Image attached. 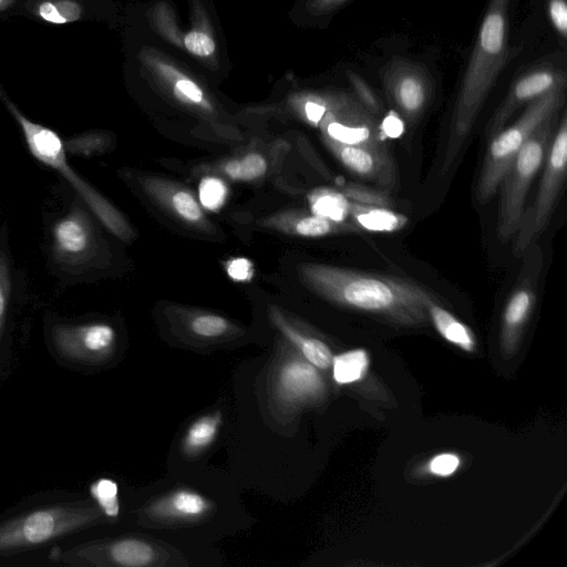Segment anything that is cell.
Listing matches in <instances>:
<instances>
[{
  "label": "cell",
  "mask_w": 567,
  "mask_h": 567,
  "mask_svg": "<svg viewBox=\"0 0 567 567\" xmlns=\"http://www.w3.org/2000/svg\"><path fill=\"white\" fill-rule=\"evenodd\" d=\"M105 519L87 494L42 491L0 513V566L47 565L53 548Z\"/></svg>",
  "instance_id": "6da1fadb"
},
{
  "label": "cell",
  "mask_w": 567,
  "mask_h": 567,
  "mask_svg": "<svg viewBox=\"0 0 567 567\" xmlns=\"http://www.w3.org/2000/svg\"><path fill=\"white\" fill-rule=\"evenodd\" d=\"M299 275L311 290L334 303L403 324L426 322L429 305L439 301L431 290L400 277L315 262L301 264Z\"/></svg>",
  "instance_id": "7a4b0ae2"
},
{
  "label": "cell",
  "mask_w": 567,
  "mask_h": 567,
  "mask_svg": "<svg viewBox=\"0 0 567 567\" xmlns=\"http://www.w3.org/2000/svg\"><path fill=\"white\" fill-rule=\"evenodd\" d=\"M61 197L60 209L43 214L44 252L50 274L70 287L107 271L111 251L101 230L104 225L63 181Z\"/></svg>",
  "instance_id": "3957f363"
},
{
  "label": "cell",
  "mask_w": 567,
  "mask_h": 567,
  "mask_svg": "<svg viewBox=\"0 0 567 567\" xmlns=\"http://www.w3.org/2000/svg\"><path fill=\"white\" fill-rule=\"evenodd\" d=\"M511 0H489L455 103L442 172L457 157L478 113L507 62Z\"/></svg>",
  "instance_id": "277c9868"
},
{
  "label": "cell",
  "mask_w": 567,
  "mask_h": 567,
  "mask_svg": "<svg viewBox=\"0 0 567 567\" xmlns=\"http://www.w3.org/2000/svg\"><path fill=\"white\" fill-rule=\"evenodd\" d=\"M0 101L16 121L30 154L51 168L91 208L105 228L116 238L128 241L132 229L121 212L69 163L63 138L52 128L30 120L0 85Z\"/></svg>",
  "instance_id": "5b68a950"
},
{
  "label": "cell",
  "mask_w": 567,
  "mask_h": 567,
  "mask_svg": "<svg viewBox=\"0 0 567 567\" xmlns=\"http://www.w3.org/2000/svg\"><path fill=\"white\" fill-rule=\"evenodd\" d=\"M43 339L50 357L61 367L85 371L109 358L117 341L115 327L103 319L43 316Z\"/></svg>",
  "instance_id": "8992f818"
},
{
  "label": "cell",
  "mask_w": 567,
  "mask_h": 567,
  "mask_svg": "<svg viewBox=\"0 0 567 567\" xmlns=\"http://www.w3.org/2000/svg\"><path fill=\"white\" fill-rule=\"evenodd\" d=\"M565 89H556L528 103L515 123L489 138L476 188L480 204L489 202L498 190L507 168L533 132L564 106Z\"/></svg>",
  "instance_id": "52a82bcc"
},
{
  "label": "cell",
  "mask_w": 567,
  "mask_h": 567,
  "mask_svg": "<svg viewBox=\"0 0 567 567\" xmlns=\"http://www.w3.org/2000/svg\"><path fill=\"white\" fill-rule=\"evenodd\" d=\"M558 121V112H556L533 132L499 184L496 230L502 241L509 240L518 228L529 186L544 163Z\"/></svg>",
  "instance_id": "ba28073f"
},
{
  "label": "cell",
  "mask_w": 567,
  "mask_h": 567,
  "mask_svg": "<svg viewBox=\"0 0 567 567\" xmlns=\"http://www.w3.org/2000/svg\"><path fill=\"white\" fill-rule=\"evenodd\" d=\"M567 175V114L564 110L545 157L539 187L533 204L523 212L514 235L513 254L517 257L535 243L546 228Z\"/></svg>",
  "instance_id": "9c48e42d"
},
{
  "label": "cell",
  "mask_w": 567,
  "mask_h": 567,
  "mask_svg": "<svg viewBox=\"0 0 567 567\" xmlns=\"http://www.w3.org/2000/svg\"><path fill=\"white\" fill-rule=\"evenodd\" d=\"M385 94L393 107L410 123L425 111L432 96L429 72L419 63L393 58L382 70Z\"/></svg>",
  "instance_id": "30bf717a"
},
{
  "label": "cell",
  "mask_w": 567,
  "mask_h": 567,
  "mask_svg": "<svg viewBox=\"0 0 567 567\" xmlns=\"http://www.w3.org/2000/svg\"><path fill=\"white\" fill-rule=\"evenodd\" d=\"M25 287L24 271L16 265L9 226H0V377L12 363L16 316Z\"/></svg>",
  "instance_id": "8fae6325"
},
{
  "label": "cell",
  "mask_w": 567,
  "mask_h": 567,
  "mask_svg": "<svg viewBox=\"0 0 567 567\" xmlns=\"http://www.w3.org/2000/svg\"><path fill=\"white\" fill-rule=\"evenodd\" d=\"M524 255V266L503 313L502 342L506 350L515 348L536 300L537 279L542 269V250L535 245L533 248L530 246Z\"/></svg>",
  "instance_id": "7c38bea8"
},
{
  "label": "cell",
  "mask_w": 567,
  "mask_h": 567,
  "mask_svg": "<svg viewBox=\"0 0 567 567\" xmlns=\"http://www.w3.org/2000/svg\"><path fill=\"white\" fill-rule=\"evenodd\" d=\"M560 87H566V73L560 69L537 68L522 74L492 115L486 126L487 137L503 130L519 107Z\"/></svg>",
  "instance_id": "4fadbf2b"
},
{
  "label": "cell",
  "mask_w": 567,
  "mask_h": 567,
  "mask_svg": "<svg viewBox=\"0 0 567 567\" xmlns=\"http://www.w3.org/2000/svg\"><path fill=\"white\" fill-rule=\"evenodd\" d=\"M324 143L337 159L361 178L390 186L394 167L383 145L346 144L324 136Z\"/></svg>",
  "instance_id": "5bb4252c"
},
{
  "label": "cell",
  "mask_w": 567,
  "mask_h": 567,
  "mask_svg": "<svg viewBox=\"0 0 567 567\" xmlns=\"http://www.w3.org/2000/svg\"><path fill=\"white\" fill-rule=\"evenodd\" d=\"M278 390L288 401H305L319 396L324 383L315 365L307 360L291 358L279 370Z\"/></svg>",
  "instance_id": "9a60e30c"
},
{
  "label": "cell",
  "mask_w": 567,
  "mask_h": 567,
  "mask_svg": "<svg viewBox=\"0 0 567 567\" xmlns=\"http://www.w3.org/2000/svg\"><path fill=\"white\" fill-rule=\"evenodd\" d=\"M145 188L176 217L188 225L207 227V220L194 195L179 186L159 179H146Z\"/></svg>",
  "instance_id": "2e32d148"
},
{
  "label": "cell",
  "mask_w": 567,
  "mask_h": 567,
  "mask_svg": "<svg viewBox=\"0 0 567 567\" xmlns=\"http://www.w3.org/2000/svg\"><path fill=\"white\" fill-rule=\"evenodd\" d=\"M270 318L281 333L300 350L309 363L317 369H328L331 367L333 355L330 348L323 341L299 332L274 307L270 308Z\"/></svg>",
  "instance_id": "e0dca14e"
},
{
  "label": "cell",
  "mask_w": 567,
  "mask_h": 567,
  "mask_svg": "<svg viewBox=\"0 0 567 567\" xmlns=\"http://www.w3.org/2000/svg\"><path fill=\"white\" fill-rule=\"evenodd\" d=\"M359 229L392 233L405 227L408 217L389 207L351 202L349 216Z\"/></svg>",
  "instance_id": "ac0fdd59"
},
{
  "label": "cell",
  "mask_w": 567,
  "mask_h": 567,
  "mask_svg": "<svg viewBox=\"0 0 567 567\" xmlns=\"http://www.w3.org/2000/svg\"><path fill=\"white\" fill-rule=\"evenodd\" d=\"M210 507L209 502L190 489H178L157 501L151 512L156 517L190 519L204 515Z\"/></svg>",
  "instance_id": "d6986e66"
},
{
  "label": "cell",
  "mask_w": 567,
  "mask_h": 567,
  "mask_svg": "<svg viewBox=\"0 0 567 567\" xmlns=\"http://www.w3.org/2000/svg\"><path fill=\"white\" fill-rule=\"evenodd\" d=\"M271 225L302 237H321L329 234L360 230L353 224L334 221L315 214L274 218Z\"/></svg>",
  "instance_id": "ffe728a7"
},
{
  "label": "cell",
  "mask_w": 567,
  "mask_h": 567,
  "mask_svg": "<svg viewBox=\"0 0 567 567\" xmlns=\"http://www.w3.org/2000/svg\"><path fill=\"white\" fill-rule=\"evenodd\" d=\"M427 313L429 319L445 340L467 352L474 350L475 339L471 329L442 307L439 301L429 305Z\"/></svg>",
  "instance_id": "44dd1931"
},
{
  "label": "cell",
  "mask_w": 567,
  "mask_h": 567,
  "mask_svg": "<svg viewBox=\"0 0 567 567\" xmlns=\"http://www.w3.org/2000/svg\"><path fill=\"white\" fill-rule=\"evenodd\" d=\"M308 198L315 215L340 223L346 221L349 216L351 200L343 190L317 188Z\"/></svg>",
  "instance_id": "7402d4cb"
},
{
  "label": "cell",
  "mask_w": 567,
  "mask_h": 567,
  "mask_svg": "<svg viewBox=\"0 0 567 567\" xmlns=\"http://www.w3.org/2000/svg\"><path fill=\"white\" fill-rule=\"evenodd\" d=\"M118 493L116 481L110 477H99L89 485L86 494L106 520H114L121 513Z\"/></svg>",
  "instance_id": "603a6c76"
},
{
  "label": "cell",
  "mask_w": 567,
  "mask_h": 567,
  "mask_svg": "<svg viewBox=\"0 0 567 567\" xmlns=\"http://www.w3.org/2000/svg\"><path fill=\"white\" fill-rule=\"evenodd\" d=\"M332 377L338 384H349L361 380L369 365V357L363 349L350 350L332 359Z\"/></svg>",
  "instance_id": "cb8c5ba5"
},
{
  "label": "cell",
  "mask_w": 567,
  "mask_h": 567,
  "mask_svg": "<svg viewBox=\"0 0 567 567\" xmlns=\"http://www.w3.org/2000/svg\"><path fill=\"white\" fill-rule=\"evenodd\" d=\"M221 168L233 181L251 182L266 174L268 164L261 154L249 153L240 158L227 161Z\"/></svg>",
  "instance_id": "d4e9b609"
},
{
  "label": "cell",
  "mask_w": 567,
  "mask_h": 567,
  "mask_svg": "<svg viewBox=\"0 0 567 567\" xmlns=\"http://www.w3.org/2000/svg\"><path fill=\"white\" fill-rule=\"evenodd\" d=\"M221 423L219 413L203 416L196 420L187 430L184 446L187 452L194 453L207 447L216 437Z\"/></svg>",
  "instance_id": "484cf974"
},
{
  "label": "cell",
  "mask_w": 567,
  "mask_h": 567,
  "mask_svg": "<svg viewBox=\"0 0 567 567\" xmlns=\"http://www.w3.org/2000/svg\"><path fill=\"white\" fill-rule=\"evenodd\" d=\"M42 20L53 24H65L79 20L82 7L75 0H43L35 9Z\"/></svg>",
  "instance_id": "4316f807"
},
{
  "label": "cell",
  "mask_w": 567,
  "mask_h": 567,
  "mask_svg": "<svg viewBox=\"0 0 567 567\" xmlns=\"http://www.w3.org/2000/svg\"><path fill=\"white\" fill-rule=\"evenodd\" d=\"M63 144L68 156L91 157L106 151L110 142L103 134L85 132L63 138Z\"/></svg>",
  "instance_id": "83f0119b"
},
{
  "label": "cell",
  "mask_w": 567,
  "mask_h": 567,
  "mask_svg": "<svg viewBox=\"0 0 567 567\" xmlns=\"http://www.w3.org/2000/svg\"><path fill=\"white\" fill-rule=\"evenodd\" d=\"M227 188L223 181L205 177L199 184V202L207 209L219 208L226 199Z\"/></svg>",
  "instance_id": "f1b7e54d"
},
{
  "label": "cell",
  "mask_w": 567,
  "mask_h": 567,
  "mask_svg": "<svg viewBox=\"0 0 567 567\" xmlns=\"http://www.w3.org/2000/svg\"><path fill=\"white\" fill-rule=\"evenodd\" d=\"M190 328L198 336L217 337L228 329V322L220 316L202 315L193 319Z\"/></svg>",
  "instance_id": "f546056e"
},
{
  "label": "cell",
  "mask_w": 567,
  "mask_h": 567,
  "mask_svg": "<svg viewBox=\"0 0 567 567\" xmlns=\"http://www.w3.org/2000/svg\"><path fill=\"white\" fill-rule=\"evenodd\" d=\"M349 80L359 97V102L373 115L379 114L382 110V104L370 85L354 73L349 74Z\"/></svg>",
  "instance_id": "4dcf8cb0"
},
{
  "label": "cell",
  "mask_w": 567,
  "mask_h": 567,
  "mask_svg": "<svg viewBox=\"0 0 567 567\" xmlns=\"http://www.w3.org/2000/svg\"><path fill=\"white\" fill-rule=\"evenodd\" d=\"M184 44L190 53L200 56L209 55L215 50L213 39L208 34L197 31L188 33L184 39Z\"/></svg>",
  "instance_id": "1f68e13d"
},
{
  "label": "cell",
  "mask_w": 567,
  "mask_h": 567,
  "mask_svg": "<svg viewBox=\"0 0 567 567\" xmlns=\"http://www.w3.org/2000/svg\"><path fill=\"white\" fill-rule=\"evenodd\" d=\"M547 10L550 22L556 32L563 38L567 37V4L566 0H547Z\"/></svg>",
  "instance_id": "d6a6232c"
},
{
  "label": "cell",
  "mask_w": 567,
  "mask_h": 567,
  "mask_svg": "<svg viewBox=\"0 0 567 567\" xmlns=\"http://www.w3.org/2000/svg\"><path fill=\"white\" fill-rule=\"evenodd\" d=\"M460 466V458L455 454L443 453L436 455L430 462V472L437 476H449Z\"/></svg>",
  "instance_id": "836d02e7"
},
{
  "label": "cell",
  "mask_w": 567,
  "mask_h": 567,
  "mask_svg": "<svg viewBox=\"0 0 567 567\" xmlns=\"http://www.w3.org/2000/svg\"><path fill=\"white\" fill-rule=\"evenodd\" d=\"M175 95L184 101L193 103H202L203 93L202 90L189 80H179L174 87Z\"/></svg>",
  "instance_id": "e575fe53"
},
{
  "label": "cell",
  "mask_w": 567,
  "mask_h": 567,
  "mask_svg": "<svg viewBox=\"0 0 567 567\" xmlns=\"http://www.w3.org/2000/svg\"><path fill=\"white\" fill-rule=\"evenodd\" d=\"M341 100L342 97H340L339 102L331 107L324 101H308L305 104V114L307 120L313 125H319L324 115L329 111L336 109L340 104Z\"/></svg>",
  "instance_id": "d590c367"
},
{
  "label": "cell",
  "mask_w": 567,
  "mask_h": 567,
  "mask_svg": "<svg viewBox=\"0 0 567 567\" xmlns=\"http://www.w3.org/2000/svg\"><path fill=\"white\" fill-rule=\"evenodd\" d=\"M250 262L244 258L233 260L227 267L229 276L235 280H246L250 275Z\"/></svg>",
  "instance_id": "8d00e7d4"
},
{
  "label": "cell",
  "mask_w": 567,
  "mask_h": 567,
  "mask_svg": "<svg viewBox=\"0 0 567 567\" xmlns=\"http://www.w3.org/2000/svg\"><path fill=\"white\" fill-rule=\"evenodd\" d=\"M401 125L400 122L396 118H385L383 123V127L380 128L384 133H386L389 136H398L400 133Z\"/></svg>",
  "instance_id": "74e56055"
},
{
  "label": "cell",
  "mask_w": 567,
  "mask_h": 567,
  "mask_svg": "<svg viewBox=\"0 0 567 567\" xmlns=\"http://www.w3.org/2000/svg\"><path fill=\"white\" fill-rule=\"evenodd\" d=\"M14 0H0V11L6 10L13 4Z\"/></svg>",
  "instance_id": "f35d334b"
},
{
  "label": "cell",
  "mask_w": 567,
  "mask_h": 567,
  "mask_svg": "<svg viewBox=\"0 0 567 567\" xmlns=\"http://www.w3.org/2000/svg\"><path fill=\"white\" fill-rule=\"evenodd\" d=\"M347 0H323V3L326 4H337V3H341V2H344Z\"/></svg>",
  "instance_id": "ab89813d"
}]
</instances>
